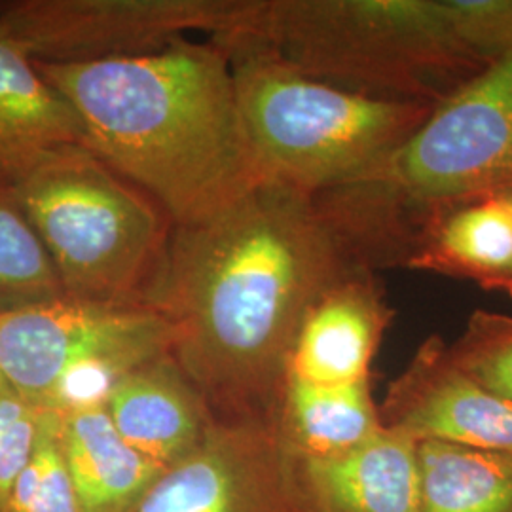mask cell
I'll use <instances>...</instances> for the list:
<instances>
[{
	"instance_id": "1",
	"label": "cell",
	"mask_w": 512,
	"mask_h": 512,
	"mask_svg": "<svg viewBox=\"0 0 512 512\" xmlns=\"http://www.w3.org/2000/svg\"><path fill=\"white\" fill-rule=\"evenodd\" d=\"M363 268L317 200L260 181L207 219L173 226L145 306L217 421H275L300 325Z\"/></svg>"
},
{
	"instance_id": "2",
	"label": "cell",
	"mask_w": 512,
	"mask_h": 512,
	"mask_svg": "<svg viewBox=\"0 0 512 512\" xmlns=\"http://www.w3.org/2000/svg\"><path fill=\"white\" fill-rule=\"evenodd\" d=\"M37 67L74 110L84 147L158 203L173 226L215 215L262 181L228 55L211 38Z\"/></svg>"
},
{
	"instance_id": "3",
	"label": "cell",
	"mask_w": 512,
	"mask_h": 512,
	"mask_svg": "<svg viewBox=\"0 0 512 512\" xmlns=\"http://www.w3.org/2000/svg\"><path fill=\"white\" fill-rule=\"evenodd\" d=\"M222 33L332 86L425 105L501 57L492 0H241Z\"/></svg>"
},
{
	"instance_id": "4",
	"label": "cell",
	"mask_w": 512,
	"mask_h": 512,
	"mask_svg": "<svg viewBox=\"0 0 512 512\" xmlns=\"http://www.w3.org/2000/svg\"><path fill=\"white\" fill-rule=\"evenodd\" d=\"M511 192L512 52L435 105L376 173L321 192L319 202L378 268L401 262L406 220H416V239L444 209Z\"/></svg>"
},
{
	"instance_id": "5",
	"label": "cell",
	"mask_w": 512,
	"mask_h": 512,
	"mask_svg": "<svg viewBox=\"0 0 512 512\" xmlns=\"http://www.w3.org/2000/svg\"><path fill=\"white\" fill-rule=\"evenodd\" d=\"M211 40L228 55L260 179L310 196L376 173L435 109L311 78L249 38Z\"/></svg>"
},
{
	"instance_id": "6",
	"label": "cell",
	"mask_w": 512,
	"mask_h": 512,
	"mask_svg": "<svg viewBox=\"0 0 512 512\" xmlns=\"http://www.w3.org/2000/svg\"><path fill=\"white\" fill-rule=\"evenodd\" d=\"M54 262L65 296L145 306L173 222L92 150L57 154L10 188Z\"/></svg>"
},
{
	"instance_id": "7",
	"label": "cell",
	"mask_w": 512,
	"mask_h": 512,
	"mask_svg": "<svg viewBox=\"0 0 512 512\" xmlns=\"http://www.w3.org/2000/svg\"><path fill=\"white\" fill-rule=\"evenodd\" d=\"M241 0H14L0 23L37 63L84 65L152 54L226 31Z\"/></svg>"
},
{
	"instance_id": "8",
	"label": "cell",
	"mask_w": 512,
	"mask_h": 512,
	"mask_svg": "<svg viewBox=\"0 0 512 512\" xmlns=\"http://www.w3.org/2000/svg\"><path fill=\"white\" fill-rule=\"evenodd\" d=\"M169 348L164 317L147 306L61 296L0 313V378L37 408L76 366L105 359L143 365Z\"/></svg>"
},
{
	"instance_id": "9",
	"label": "cell",
	"mask_w": 512,
	"mask_h": 512,
	"mask_svg": "<svg viewBox=\"0 0 512 512\" xmlns=\"http://www.w3.org/2000/svg\"><path fill=\"white\" fill-rule=\"evenodd\" d=\"M135 512H310L275 421H217Z\"/></svg>"
},
{
	"instance_id": "10",
	"label": "cell",
	"mask_w": 512,
	"mask_h": 512,
	"mask_svg": "<svg viewBox=\"0 0 512 512\" xmlns=\"http://www.w3.org/2000/svg\"><path fill=\"white\" fill-rule=\"evenodd\" d=\"M385 427L416 440H442L512 456V403L476 384L440 336L423 340L380 404Z\"/></svg>"
},
{
	"instance_id": "11",
	"label": "cell",
	"mask_w": 512,
	"mask_h": 512,
	"mask_svg": "<svg viewBox=\"0 0 512 512\" xmlns=\"http://www.w3.org/2000/svg\"><path fill=\"white\" fill-rule=\"evenodd\" d=\"M391 321L393 310L374 272H349L311 304L287 376L319 385L370 380L372 361Z\"/></svg>"
},
{
	"instance_id": "12",
	"label": "cell",
	"mask_w": 512,
	"mask_h": 512,
	"mask_svg": "<svg viewBox=\"0 0 512 512\" xmlns=\"http://www.w3.org/2000/svg\"><path fill=\"white\" fill-rule=\"evenodd\" d=\"M105 410L122 439L164 469L190 456L217 423L169 353L128 372Z\"/></svg>"
},
{
	"instance_id": "13",
	"label": "cell",
	"mask_w": 512,
	"mask_h": 512,
	"mask_svg": "<svg viewBox=\"0 0 512 512\" xmlns=\"http://www.w3.org/2000/svg\"><path fill=\"white\" fill-rule=\"evenodd\" d=\"M420 440L385 427L348 454L296 459L310 512H421Z\"/></svg>"
},
{
	"instance_id": "14",
	"label": "cell",
	"mask_w": 512,
	"mask_h": 512,
	"mask_svg": "<svg viewBox=\"0 0 512 512\" xmlns=\"http://www.w3.org/2000/svg\"><path fill=\"white\" fill-rule=\"evenodd\" d=\"M73 147H84L74 110L0 23V186L23 183Z\"/></svg>"
},
{
	"instance_id": "15",
	"label": "cell",
	"mask_w": 512,
	"mask_h": 512,
	"mask_svg": "<svg viewBox=\"0 0 512 512\" xmlns=\"http://www.w3.org/2000/svg\"><path fill=\"white\" fill-rule=\"evenodd\" d=\"M406 268L454 275L512 296V213L501 196L459 203L421 226Z\"/></svg>"
},
{
	"instance_id": "16",
	"label": "cell",
	"mask_w": 512,
	"mask_h": 512,
	"mask_svg": "<svg viewBox=\"0 0 512 512\" xmlns=\"http://www.w3.org/2000/svg\"><path fill=\"white\" fill-rule=\"evenodd\" d=\"M55 416L82 512H135L164 467L129 446L105 408Z\"/></svg>"
},
{
	"instance_id": "17",
	"label": "cell",
	"mask_w": 512,
	"mask_h": 512,
	"mask_svg": "<svg viewBox=\"0 0 512 512\" xmlns=\"http://www.w3.org/2000/svg\"><path fill=\"white\" fill-rule=\"evenodd\" d=\"M275 423L296 459L348 454L384 429L370 380L319 385L287 376Z\"/></svg>"
},
{
	"instance_id": "18",
	"label": "cell",
	"mask_w": 512,
	"mask_h": 512,
	"mask_svg": "<svg viewBox=\"0 0 512 512\" xmlns=\"http://www.w3.org/2000/svg\"><path fill=\"white\" fill-rule=\"evenodd\" d=\"M421 512H512V456L420 440Z\"/></svg>"
},
{
	"instance_id": "19",
	"label": "cell",
	"mask_w": 512,
	"mask_h": 512,
	"mask_svg": "<svg viewBox=\"0 0 512 512\" xmlns=\"http://www.w3.org/2000/svg\"><path fill=\"white\" fill-rule=\"evenodd\" d=\"M65 296L54 262L10 188L0 186V313Z\"/></svg>"
},
{
	"instance_id": "20",
	"label": "cell",
	"mask_w": 512,
	"mask_h": 512,
	"mask_svg": "<svg viewBox=\"0 0 512 512\" xmlns=\"http://www.w3.org/2000/svg\"><path fill=\"white\" fill-rule=\"evenodd\" d=\"M448 355L476 384L512 403V317L476 310Z\"/></svg>"
},
{
	"instance_id": "21",
	"label": "cell",
	"mask_w": 512,
	"mask_h": 512,
	"mask_svg": "<svg viewBox=\"0 0 512 512\" xmlns=\"http://www.w3.org/2000/svg\"><path fill=\"white\" fill-rule=\"evenodd\" d=\"M42 412L37 450L16 480L6 512H82L63 456L57 416Z\"/></svg>"
},
{
	"instance_id": "22",
	"label": "cell",
	"mask_w": 512,
	"mask_h": 512,
	"mask_svg": "<svg viewBox=\"0 0 512 512\" xmlns=\"http://www.w3.org/2000/svg\"><path fill=\"white\" fill-rule=\"evenodd\" d=\"M44 412L0 378V512L37 450Z\"/></svg>"
},
{
	"instance_id": "23",
	"label": "cell",
	"mask_w": 512,
	"mask_h": 512,
	"mask_svg": "<svg viewBox=\"0 0 512 512\" xmlns=\"http://www.w3.org/2000/svg\"><path fill=\"white\" fill-rule=\"evenodd\" d=\"M501 198H503V200H505V203L509 205V209H511L512 213V192L511 194H505V196H501Z\"/></svg>"
}]
</instances>
